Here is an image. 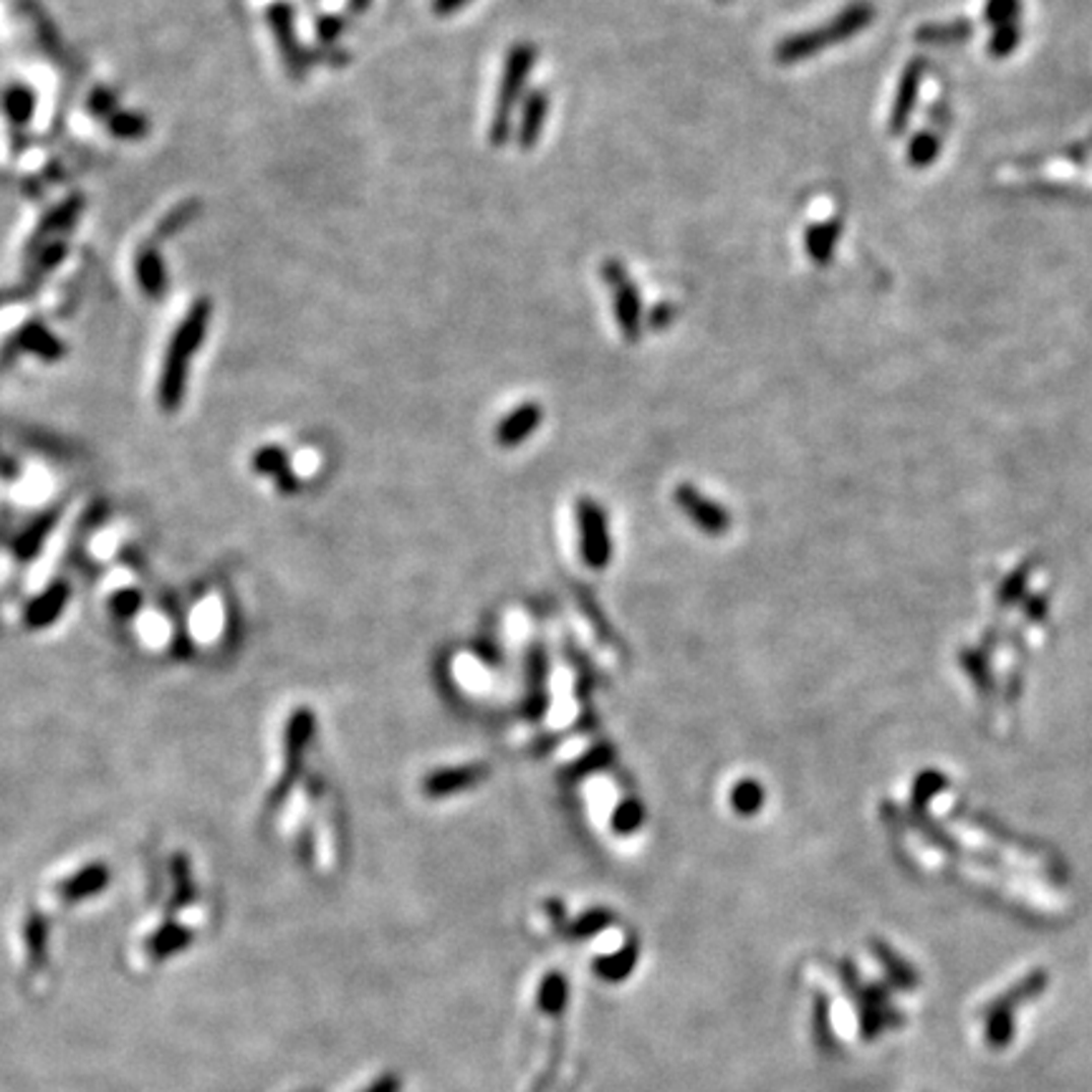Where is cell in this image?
Masks as SVG:
<instances>
[{
	"mask_svg": "<svg viewBox=\"0 0 1092 1092\" xmlns=\"http://www.w3.org/2000/svg\"><path fill=\"white\" fill-rule=\"evenodd\" d=\"M180 607H183L185 645H188V650L220 653L222 645L231 638L233 628H236L233 599L228 594L226 584H198V589L190 592L188 602L180 599Z\"/></svg>",
	"mask_w": 1092,
	"mask_h": 1092,
	"instance_id": "obj_1",
	"label": "cell"
},
{
	"mask_svg": "<svg viewBox=\"0 0 1092 1092\" xmlns=\"http://www.w3.org/2000/svg\"><path fill=\"white\" fill-rule=\"evenodd\" d=\"M536 59H539V51L529 41H516L504 56V66H501V79L499 89H496V105L491 112V124H489V142L491 147H506V144L514 139L516 129V112H519L521 100L529 89L531 71H534Z\"/></svg>",
	"mask_w": 1092,
	"mask_h": 1092,
	"instance_id": "obj_2",
	"label": "cell"
},
{
	"mask_svg": "<svg viewBox=\"0 0 1092 1092\" xmlns=\"http://www.w3.org/2000/svg\"><path fill=\"white\" fill-rule=\"evenodd\" d=\"M599 278H602L609 299H613V314L620 336L628 344H638L645 336V304L633 273L628 271V266L620 258L609 256L599 263Z\"/></svg>",
	"mask_w": 1092,
	"mask_h": 1092,
	"instance_id": "obj_3",
	"label": "cell"
},
{
	"mask_svg": "<svg viewBox=\"0 0 1092 1092\" xmlns=\"http://www.w3.org/2000/svg\"><path fill=\"white\" fill-rule=\"evenodd\" d=\"M857 1012H860V1037L865 1042H873L888 1029H898L905 1024V1017L900 1009L890 1002V988L885 983L873 981L860 988L855 997Z\"/></svg>",
	"mask_w": 1092,
	"mask_h": 1092,
	"instance_id": "obj_4",
	"label": "cell"
},
{
	"mask_svg": "<svg viewBox=\"0 0 1092 1092\" xmlns=\"http://www.w3.org/2000/svg\"><path fill=\"white\" fill-rule=\"evenodd\" d=\"M577 521L584 562L592 569H602L613 557V541H609L607 519H604L602 509L592 499H582L577 509Z\"/></svg>",
	"mask_w": 1092,
	"mask_h": 1092,
	"instance_id": "obj_5",
	"label": "cell"
},
{
	"mask_svg": "<svg viewBox=\"0 0 1092 1092\" xmlns=\"http://www.w3.org/2000/svg\"><path fill=\"white\" fill-rule=\"evenodd\" d=\"M549 112H552V94L549 89H529L519 105L514 139L521 152H531L544 134Z\"/></svg>",
	"mask_w": 1092,
	"mask_h": 1092,
	"instance_id": "obj_6",
	"label": "cell"
},
{
	"mask_svg": "<svg viewBox=\"0 0 1092 1092\" xmlns=\"http://www.w3.org/2000/svg\"><path fill=\"white\" fill-rule=\"evenodd\" d=\"M676 504L681 506L683 514L693 521L701 531L706 534L718 536L728 529V521L731 516L716 504V501L706 499L698 489H693L691 484H681L676 489Z\"/></svg>",
	"mask_w": 1092,
	"mask_h": 1092,
	"instance_id": "obj_7",
	"label": "cell"
},
{
	"mask_svg": "<svg viewBox=\"0 0 1092 1092\" xmlns=\"http://www.w3.org/2000/svg\"><path fill=\"white\" fill-rule=\"evenodd\" d=\"M541 421H544V407H541L539 402H521L519 407H514L509 415H504L499 421V426H496V443H499L501 448H519L524 440H529L539 431Z\"/></svg>",
	"mask_w": 1092,
	"mask_h": 1092,
	"instance_id": "obj_8",
	"label": "cell"
},
{
	"mask_svg": "<svg viewBox=\"0 0 1092 1092\" xmlns=\"http://www.w3.org/2000/svg\"><path fill=\"white\" fill-rule=\"evenodd\" d=\"M1049 986V974L1044 969H1034L1029 974H1024L1014 986H1009L1007 991L999 993L997 999L983 1007V1014H997V1012H1009L1014 1014L1022 1004L1034 1002V999L1042 997Z\"/></svg>",
	"mask_w": 1092,
	"mask_h": 1092,
	"instance_id": "obj_9",
	"label": "cell"
},
{
	"mask_svg": "<svg viewBox=\"0 0 1092 1092\" xmlns=\"http://www.w3.org/2000/svg\"><path fill=\"white\" fill-rule=\"evenodd\" d=\"M489 769L486 766H458V769H443L436 774L428 776L423 781V791L428 796H450L455 791H463L468 786L478 784L480 779H486Z\"/></svg>",
	"mask_w": 1092,
	"mask_h": 1092,
	"instance_id": "obj_10",
	"label": "cell"
},
{
	"mask_svg": "<svg viewBox=\"0 0 1092 1092\" xmlns=\"http://www.w3.org/2000/svg\"><path fill=\"white\" fill-rule=\"evenodd\" d=\"M253 470L276 484L281 494H294L299 489V478L288 465V455L281 448H261L253 458Z\"/></svg>",
	"mask_w": 1092,
	"mask_h": 1092,
	"instance_id": "obj_11",
	"label": "cell"
},
{
	"mask_svg": "<svg viewBox=\"0 0 1092 1092\" xmlns=\"http://www.w3.org/2000/svg\"><path fill=\"white\" fill-rule=\"evenodd\" d=\"M873 954H875V959L880 961V966H883L890 986L900 988V991H913V988L920 983V976H918V971H915V966L908 964V961H905L900 954H895V949H890L888 944H883V941H873Z\"/></svg>",
	"mask_w": 1092,
	"mask_h": 1092,
	"instance_id": "obj_12",
	"label": "cell"
},
{
	"mask_svg": "<svg viewBox=\"0 0 1092 1092\" xmlns=\"http://www.w3.org/2000/svg\"><path fill=\"white\" fill-rule=\"evenodd\" d=\"M983 1039L991 1049H1007L1017 1037V1017L1009 1012L983 1014Z\"/></svg>",
	"mask_w": 1092,
	"mask_h": 1092,
	"instance_id": "obj_13",
	"label": "cell"
},
{
	"mask_svg": "<svg viewBox=\"0 0 1092 1092\" xmlns=\"http://www.w3.org/2000/svg\"><path fill=\"white\" fill-rule=\"evenodd\" d=\"M815 1039L820 1049L835 1047V1034H832V1004L827 997L815 999Z\"/></svg>",
	"mask_w": 1092,
	"mask_h": 1092,
	"instance_id": "obj_14",
	"label": "cell"
},
{
	"mask_svg": "<svg viewBox=\"0 0 1092 1092\" xmlns=\"http://www.w3.org/2000/svg\"><path fill=\"white\" fill-rule=\"evenodd\" d=\"M678 304L676 302H657L653 304V307L645 312V331H650V334H660V331H667L676 324L678 319Z\"/></svg>",
	"mask_w": 1092,
	"mask_h": 1092,
	"instance_id": "obj_15",
	"label": "cell"
},
{
	"mask_svg": "<svg viewBox=\"0 0 1092 1092\" xmlns=\"http://www.w3.org/2000/svg\"><path fill=\"white\" fill-rule=\"evenodd\" d=\"M731 801L738 815H754L764 801L762 786H759L757 781H742V784H736V789H733Z\"/></svg>",
	"mask_w": 1092,
	"mask_h": 1092,
	"instance_id": "obj_16",
	"label": "cell"
},
{
	"mask_svg": "<svg viewBox=\"0 0 1092 1092\" xmlns=\"http://www.w3.org/2000/svg\"><path fill=\"white\" fill-rule=\"evenodd\" d=\"M640 822H643V810H640V805H635V801H625V805H620L618 815H615V827H618V832L638 830Z\"/></svg>",
	"mask_w": 1092,
	"mask_h": 1092,
	"instance_id": "obj_17",
	"label": "cell"
},
{
	"mask_svg": "<svg viewBox=\"0 0 1092 1092\" xmlns=\"http://www.w3.org/2000/svg\"><path fill=\"white\" fill-rule=\"evenodd\" d=\"M344 30H346V18H341V15H322L317 23V34L324 44H334Z\"/></svg>",
	"mask_w": 1092,
	"mask_h": 1092,
	"instance_id": "obj_18",
	"label": "cell"
},
{
	"mask_svg": "<svg viewBox=\"0 0 1092 1092\" xmlns=\"http://www.w3.org/2000/svg\"><path fill=\"white\" fill-rule=\"evenodd\" d=\"M564 1002V983L559 976H552V979H547L544 983V993H541V1004H544L547 1009H559Z\"/></svg>",
	"mask_w": 1092,
	"mask_h": 1092,
	"instance_id": "obj_19",
	"label": "cell"
},
{
	"mask_svg": "<svg viewBox=\"0 0 1092 1092\" xmlns=\"http://www.w3.org/2000/svg\"><path fill=\"white\" fill-rule=\"evenodd\" d=\"M602 923H609V915L602 913V910H597V913L584 915L574 930H577V936H587V934H594V930H597Z\"/></svg>",
	"mask_w": 1092,
	"mask_h": 1092,
	"instance_id": "obj_20",
	"label": "cell"
},
{
	"mask_svg": "<svg viewBox=\"0 0 1092 1092\" xmlns=\"http://www.w3.org/2000/svg\"><path fill=\"white\" fill-rule=\"evenodd\" d=\"M468 3H470V0H433L431 10L438 15V18H448V15H453V13H458V10H463Z\"/></svg>",
	"mask_w": 1092,
	"mask_h": 1092,
	"instance_id": "obj_21",
	"label": "cell"
},
{
	"mask_svg": "<svg viewBox=\"0 0 1092 1092\" xmlns=\"http://www.w3.org/2000/svg\"><path fill=\"white\" fill-rule=\"evenodd\" d=\"M372 0H349V5H346V10H349V15H362L365 10H370Z\"/></svg>",
	"mask_w": 1092,
	"mask_h": 1092,
	"instance_id": "obj_22",
	"label": "cell"
},
{
	"mask_svg": "<svg viewBox=\"0 0 1092 1092\" xmlns=\"http://www.w3.org/2000/svg\"><path fill=\"white\" fill-rule=\"evenodd\" d=\"M395 1090H397L395 1080H385V1083H380V1085H377V1088H375V1090H372V1092H395Z\"/></svg>",
	"mask_w": 1092,
	"mask_h": 1092,
	"instance_id": "obj_23",
	"label": "cell"
}]
</instances>
